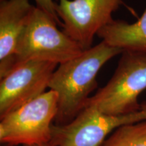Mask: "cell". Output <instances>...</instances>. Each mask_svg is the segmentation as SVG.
<instances>
[{
  "instance_id": "6da1fadb",
  "label": "cell",
  "mask_w": 146,
  "mask_h": 146,
  "mask_svg": "<svg viewBox=\"0 0 146 146\" xmlns=\"http://www.w3.org/2000/svg\"><path fill=\"white\" fill-rule=\"evenodd\" d=\"M123 52L102 41L80 56L59 64L49 85V89L58 96L55 125H67L78 116L98 87L97 75L102 66Z\"/></svg>"
},
{
  "instance_id": "7a4b0ae2",
  "label": "cell",
  "mask_w": 146,
  "mask_h": 146,
  "mask_svg": "<svg viewBox=\"0 0 146 146\" xmlns=\"http://www.w3.org/2000/svg\"><path fill=\"white\" fill-rule=\"evenodd\" d=\"M114 74L104 87L89 98L86 106L118 116L141 109L140 94L146 89V54L123 51Z\"/></svg>"
},
{
  "instance_id": "3957f363",
  "label": "cell",
  "mask_w": 146,
  "mask_h": 146,
  "mask_svg": "<svg viewBox=\"0 0 146 146\" xmlns=\"http://www.w3.org/2000/svg\"><path fill=\"white\" fill-rule=\"evenodd\" d=\"M45 11L35 7L16 49L14 67L29 60L64 63L83 54L77 42L61 31ZM13 68V69H14Z\"/></svg>"
},
{
  "instance_id": "277c9868",
  "label": "cell",
  "mask_w": 146,
  "mask_h": 146,
  "mask_svg": "<svg viewBox=\"0 0 146 146\" xmlns=\"http://www.w3.org/2000/svg\"><path fill=\"white\" fill-rule=\"evenodd\" d=\"M58 96L50 89L10 113L0 122L1 145H35L50 143L58 113Z\"/></svg>"
},
{
  "instance_id": "5b68a950",
  "label": "cell",
  "mask_w": 146,
  "mask_h": 146,
  "mask_svg": "<svg viewBox=\"0 0 146 146\" xmlns=\"http://www.w3.org/2000/svg\"><path fill=\"white\" fill-rule=\"evenodd\" d=\"M146 120V101L137 112L113 116L87 106L70 123L53 125L51 143L55 146H101L110 133L123 125Z\"/></svg>"
},
{
  "instance_id": "8992f818",
  "label": "cell",
  "mask_w": 146,
  "mask_h": 146,
  "mask_svg": "<svg viewBox=\"0 0 146 146\" xmlns=\"http://www.w3.org/2000/svg\"><path fill=\"white\" fill-rule=\"evenodd\" d=\"M123 0H58L54 10L62 21L63 31L84 50L91 48L94 36L111 23Z\"/></svg>"
},
{
  "instance_id": "52a82bcc",
  "label": "cell",
  "mask_w": 146,
  "mask_h": 146,
  "mask_svg": "<svg viewBox=\"0 0 146 146\" xmlns=\"http://www.w3.org/2000/svg\"><path fill=\"white\" fill-rule=\"evenodd\" d=\"M58 65L29 60L0 78V120L45 93Z\"/></svg>"
},
{
  "instance_id": "ba28073f",
  "label": "cell",
  "mask_w": 146,
  "mask_h": 146,
  "mask_svg": "<svg viewBox=\"0 0 146 146\" xmlns=\"http://www.w3.org/2000/svg\"><path fill=\"white\" fill-rule=\"evenodd\" d=\"M35 7L29 0H0V78L14 68L18 41Z\"/></svg>"
},
{
  "instance_id": "9c48e42d",
  "label": "cell",
  "mask_w": 146,
  "mask_h": 146,
  "mask_svg": "<svg viewBox=\"0 0 146 146\" xmlns=\"http://www.w3.org/2000/svg\"><path fill=\"white\" fill-rule=\"evenodd\" d=\"M97 35L110 46L146 54V8L135 23L114 19L100 29Z\"/></svg>"
},
{
  "instance_id": "30bf717a",
  "label": "cell",
  "mask_w": 146,
  "mask_h": 146,
  "mask_svg": "<svg viewBox=\"0 0 146 146\" xmlns=\"http://www.w3.org/2000/svg\"><path fill=\"white\" fill-rule=\"evenodd\" d=\"M101 146H146V120L118 127Z\"/></svg>"
},
{
  "instance_id": "8fae6325",
  "label": "cell",
  "mask_w": 146,
  "mask_h": 146,
  "mask_svg": "<svg viewBox=\"0 0 146 146\" xmlns=\"http://www.w3.org/2000/svg\"><path fill=\"white\" fill-rule=\"evenodd\" d=\"M36 3V6L45 11L52 17L57 24L62 25L58 16L56 14L54 10V1L53 0H35Z\"/></svg>"
},
{
  "instance_id": "7c38bea8",
  "label": "cell",
  "mask_w": 146,
  "mask_h": 146,
  "mask_svg": "<svg viewBox=\"0 0 146 146\" xmlns=\"http://www.w3.org/2000/svg\"><path fill=\"white\" fill-rule=\"evenodd\" d=\"M1 146H15V145H5V144H3ZM21 146H55L54 144L51 143H43V144H35V145H21Z\"/></svg>"
}]
</instances>
